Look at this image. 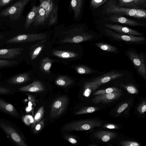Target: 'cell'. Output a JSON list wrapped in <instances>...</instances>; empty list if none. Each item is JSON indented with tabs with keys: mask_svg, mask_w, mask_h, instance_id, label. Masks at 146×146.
<instances>
[{
	"mask_svg": "<svg viewBox=\"0 0 146 146\" xmlns=\"http://www.w3.org/2000/svg\"><path fill=\"white\" fill-rule=\"evenodd\" d=\"M28 99L29 102H31V103L33 104L35 103V100L33 96L30 95H28Z\"/></svg>",
	"mask_w": 146,
	"mask_h": 146,
	"instance_id": "obj_44",
	"label": "cell"
},
{
	"mask_svg": "<svg viewBox=\"0 0 146 146\" xmlns=\"http://www.w3.org/2000/svg\"><path fill=\"white\" fill-rule=\"evenodd\" d=\"M73 81L66 76H62L58 77L55 81L56 84L58 86L66 87L71 84Z\"/></svg>",
	"mask_w": 146,
	"mask_h": 146,
	"instance_id": "obj_25",
	"label": "cell"
},
{
	"mask_svg": "<svg viewBox=\"0 0 146 146\" xmlns=\"http://www.w3.org/2000/svg\"><path fill=\"white\" fill-rule=\"evenodd\" d=\"M104 31L106 34L110 38L126 43L132 44H139L143 42L145 40V37L122 34L114 32L108 28H105Z\"/></svg>",
	"mask_w": 146,
	"mask_h": 146,
	"instance_id": "obj_5",
	"label": "cell"
},
{
	"mask_svg": "<svg viewBox=\"0 0 146 146\" xmlns=\"http://www.w3.org/2000/svg\"><path fill=\"white\" fill-rule=\"evenodd\" d=\"M44 113V109L43 106L38 109L34 117L33 121L31 126L33 128L35 125L42 118Z\"/></svg>",
	"mask_w": 146,
	"mask_h": 146,
	"instance_id": "obj_29",
	"label": "cell"
},
{
	"mask_svg": "<svg viewBox=\"0 0 146 146\" xmlns=\"http://www.w3.org/2000/svg\"><path fill=\"white\" fill-rule=\"evenodd\" d=\"M18 63L15 60L0 59V68L13 67L16 66Z\"/></svg>",
	"mask_w": 146,
	"mask_h": 146,
	"instance_id": "obj_32",
	"label": "cell"
},
{
	"mask_svg": "<svg viewBox=\"0 0 146 146\" xmlns=\"http://www.w3.org/2000/svg\"><path fill=\"white\" fill-rule=\"evenodd\" d=\"M30 79L29 74L22 73L9 78L7 81V83L11 85H20L25 83Z\"/></svg>",
	"mask_w": 146,
	"mask_h": 146,
	"instance_id": "obj_16",
	"label": "cell"
},
{
	"mask_svg": "<svg viewBox=\"0 0 146 146\" xmlns=\"http://www.w3.org/2000/svg\"><path fill=\"white\" fill-rule=\"evenodd\" d=\"M39 7L40 6H36L34 5L27 15L24 25L26 29H28L31 24L34 22Z\"/></svg>",
	"mask_w": 146,
	"mask_h": 146,
	"instance_id": "obj_18",
	"label": "cell"
},
{
	"mask_svg": "<svg viewBox=\"0 0 146 146\" xmlns=\"http://www.w3.org/2000/svg\"><path fill=\"white\" fill-rule=\"evenodd\" d=\"M104 26L108 29L122 34L137 36H141L142 35V33L136 30L118 25L106 23L104 24Z\"/></svg>",
	"mask_w": 146,
	"mask_h": 146,
	"instance_id": "obj_10",
	"label": "cell"
},
{
	"mask_svg": "<svg viewBox=\"0 0 146 146\" xmlns=\"http://www.w3.org/2000/svg\"><path fill=\"white\" fill-rule=\"evenodd\" d=\"M96 108L93 107H83L75 112L74 115H80L92 113L95 111L97 109Z\"/></svg>",
	"mask_w": 146,
	"mask_h": 146,
	"instance_id": "obj_33",
	"label": "cell"
},
{
	"mask_svg": "<svg viewBox=\"0 0 146 146\" xmlns=\"http://www.w3.org/2000/svg\"><path fill=\"white\" fill-rule=\"evenodd\" d=\"M127 103H125L122 105L118 109L117 112L119 113L123 112L128 106Z\"/></svg>",
	"mask_w": 146,
	"mask_h": 146,
	"instance_id": "obj_41",
	"label": "cell"
},
{
	"mask_svg": "<svg viewBox=\"0 0 146 146\" xmlns=\"http://www.w3.org/2000/svg\"><path fill=\"white\" fill-rule=\"evenodd\" d=\"M46 20L45 10L43 8L40 6L33 26H37L40 25H44Z\"/></svg>",
	"mask_w": 146,
	"mask_h": 146,
	"instance_id": "obj_21",
	"label": "cell"
},
{
	"mask_svg": "<svg viewBox=\"0 0 146 146\" xmlns=\"http://www.w3.org/2000/svg\"><path fill=\"white\" fill-rule=\"evenodd\" d=\"M68 102V98L65 96H60L55 99L52 105L50 117L55 118L61 115L66 109Z\"/></svg>",
	"mask_w": 146,
	"mask_h": 146,
	"instance_id": "obj_6",
	"label": "cell"
},
{
	"mask_svg": "<svg viewBox=\"0 0 146 146\" xmlns=\"http://www.w3.org/2000/svg\"><path fill=\"white\" fill-rule=\"evenodd\" d=\"M121 95V92H115L98 95L93 98L92 102L95 104L110 102L117 99Z\"/></svg>",
	"mask_w": 146,
	"mask_h": 146,
	"instance_id": "obj_12",
	"label": "cell"
},
{
	"mask_svg": "<svg viewBox=\"0 0 146 146\" xmlns=\"http://www.w3.org/2000/svg\"><path fill=\"white\" fill-rule=\"evenodd\" d=\"M52 63V60L48 58H44L42 61L41 65V69L45 72H49Z\"/></svg>",
	"mask_w": 146,
	"mask_h": 146,
	"instance_id": "obj_30",
	"label": "cell"
},
{
	"mask_svg": "<svg viewBox=\"0 0 146 146\" xmlns=\"http://www.w3.org/2000/svg\"><path fill=\"white\" fill-rule=\"evenodd\" d=\"M115 92H121L122 91L117 88L112 87L107 88L103 90H100L95 92L93 95H98L105 94L111 93Z\"/></svg>",
	"mask_w": 146,
	"mask_h": 146,
	"instance_id": "obj_31",
	"label": "cell"
},
{
	"mask_svg": "<svg viewBox=\"0 0 146 146\" xmlns=\"http://www.w3.org/2000/svg\"><path fill=\"white\" fill-rule=\"evenodd\" d=\"M58 7L54 6L48 19L49 25H51L56 23L58 17Z\"/></svg>",
	"mask_w": 146,
	"mask_h": 146,
	"instance_id": "obj_26",
	"label": "cell"
},
{
	"mask_svg": "<svg viewBox=\"0 0 146 146\" xmlns=\"http://www.w3.org/2000/svg\"><path fill=\"white\" fill-rule=\"evenodd\" d=\"M40 6L42 7L45 11V16L48 20L50 14L54 7V0H39Z\"/></svg>",
	"mask_w": 146,
	"mask_h": 146,
	"instance_id": "obj_22",
	"label": "cell"
},
{
	"mask_svg": "<svg viewBox=\"0 0 146 146\" xmlns=\"http://www.w3.org/2000/svg\"><path fill=\"white\" fill-rule=\"evenodd\" d=\"M53 54L60 58H75L78 56V54L75 53L61 50H55L53 52Z\"/></svg>",
	"mask_w": 146,
	"mask_h": 146,
	"instance_id": "obj_23",
	"label": "cell"
},
{
	"mask_svg": "<svg viewBox=\"0 0 146 146\" xmlns=\"http://www.w3.org/2000/svg\"><path fill=\"white\" fill-rule=\"evenodd\" d=\"M17 91V90L11 86L0 84V95H12Z\"/></svg>",
	"mask_w": 146,
	"mask_h": 146,
	"instance_id": "obj_24",
	"label": "cell"
},
{
	"mask_svg": "<svg viewBox=\"0 0 146 146\" xmlns=\"http://www.w3.org/2000/svg\"><path fill=\"white\" fill-rule=\"evenodd\" d=\"M45 90L44 86L40 81H35L28 85L19 88L17 91L21 92H37Z\"/></svg>",
	"mask_w": 146,
	"mask_h": 146,
	"instance_id": "obj_14",
	"label": "cell"
},
{
	"mask_svg": "<svg viewBox=\"0 0 146 146\" xmlns=\"http://www.w3.org/2000/svg\"><path fill=\"white\" fill-rule=\"evenodd\" d=\"M104 126L105 128L110 129H117L119 128L117 125L113 124H106Z\"/></svg>",
	"mask_w": 146,
	"mask_h": 146,
	"instance_id": "obj_42",
	"label": "cell"
},
{
	"mask_svg": "<svg viewBox=\"0 0 146 146\" xmlns=\"http://www.w3.org/2000/svg\"><path fill=\"white\" fill-rule=\"evenodd\" d=\"M4 38L3 35L2 34H0V43L1 42L2 40Z\"/></svg>",
	"mask_w": 146,
	"mask_h": 146,
	"instance_id": "obj_45",
	"label": "cell"
},
{
	"mask_svg": "<svg viewBox=\"0 0 146 146\" xmlns=\"http://www.w3.org/2000/svg\"><path fill=\"white\" fill-rule=\"evenodd\" d=\"M45 118H43L38 122L33 128V132L35 134L39 132L43 128L44 124Z\"/></svg>",
	"mask_w": 146,
	"mask_h": 146,
	"instance_id": "obj_35",
	"label": "cell"
},
{
	"mask_svg": "<svg viewBox=\"0 0 146 146\" xmlns=\"http://www.w3.org/2000/svg\"><path fill=\"white\" fill-rule=\"evenodd\" d=\"M120 144L124 146H140L135 141H121L120 142Z\"/></svg>",
	"mask_w": 146,
	"mask_h": 146,
	"instance_id": "obj_39",
	"label": "cell"
},
{
	"mask_svg": "<svg viewBox=\"0 0 146 146\" xmlns=\"http://www.w3.org/2000/svg\"><path fill=\"white\" fill-rule=\"evenodd\" d=\"M126 54L139 75L145 80L146 79V58L142 52L138 53L135 50L129 49Z\"/></svg>",
	"mask_w": 146,
	"mask_h": 146,
	"instance_id": "obj_3",
	"label": "cell"
},
{
	"mask_svg": "<svg viewBox=\"0 0 146 146\" xmlns=\"http://www.w3.org/2000/svg\"><path fill=\"white\" fill-rule=\"evenodd\" d=\"M0 111L16 118H19L21 117L19 113L12 104L0 98Z\"/></svg>",
	"mask_w": 146,
	"mask_h": 146,
	"instance_id": "obj_13",
	"label": "cell"
},
{
	"mask_svg": "<svg viewBox=\"0 0 146 146\" xmlns=\"http://www.w3.org/2000/svg\"><path fill=\"white\" fill-rule=\"evenodd\" d=\"M0 128L11 141L18 146H27L19 130L9 121L0 119Z\"/></svg>",
	"mask_w": 146,
	"mask_h": 146,
	"instance_id": "obj_2",
	"label": "cell"
},
{
	"mask_svg": "<svg viewBox=\"0 0 146 146\" xmlns=\"http://www.w3.org/2000/svg\"><path fill=\"white\" fill-rule=\"evenodd\" d=\"M23 50L20 47L0 49V59L14 58L20 54Z\"/></svg>",
	"mask_w": 146,
	"mask_h": 146,
	"instance_id": "obj_15",
	"label": "cell"
},
{
	"mask_svg": "<svg viewBox=\"0 0 146 146\" xmlns=\"http://www.w3.org/2000/svg\"><path fill=\"white\" fill-rule=\"evenodd\" d=\"M116 136V134L112 132L100 131L95 133V137L104 142L108 141Z\"/></svg>",
	"mask_w": 146,
	"mask_h": 146,
	"instance_id": "obj_19",
	"label": "cell"
},
{
	"mask_svg": "<svg viewBox=\"0 0 146 146\" xmlns=\"http://www.w3.org/2000/svg\"><path fill=\"white\" fill-rule=\"evenodd\" d=\"M77 72L80 74H90L96 72V70H94L86 65H81L75 68Z\"/></svg>",
	"mask_w": 146,
	"mask_h": 146,
	"instance_id": "obj_28",
	"label": "cell"
},
{
	"mask_svg": "<svg viewBox=\"0 0 146 146\" xmlns=\"http://www.w3.org/2000/svg\"><path fill=\"white\" fill-rule=\"evenodd\" d=\"M44 33L23 34L17 35L6 41L7 43H19L27 42H32L46 38Z\"/></svg>",
	"mask_w": 146,
	"mask_h": 146,
	"instance_id": "obj_8",
	"label": "cell"
},
{
	"mask_svg": "<svg viewBox=\"0 0 146 146\" xmlns=\"http://www.w3.org/2000/svg\"><path fill=\"white\" fill-rule=\"evenodd\" d=\"M108 0H91L90 5L93 9H96L102 5Z\"/></svg>",
	"mask_w": 146,
	"mask_h": 146,
	"instance_id": "obj_34",
	"label": "cell"
},
{
	"mask_svg": "<svg viewBox=\"0 0 146 146\" xmlns=\"http://www.w3.org/2000/svg\"><path fill=\"white\" fill-rule=\"evenodd\" d=\"M43 47V46H38L35 48L30 53L31 59L33 60L35 59L38 55Z\"/></svg>",
	"mask_w": 146,
	"mask_h": 146,
	"instance_id": "obj_36",
	"label": "cell"
},
{
	"mask_svg": "<svg viewBox=\"0 0 146 146\" xmlns=\"http://www.w3.org/2000/svg\"><path fill=\"white\" fill-rule=\"evenodd\" d=\"M62 137L72 144H75L77 143V141L75 137L71 135L65 134L63 135Z\"/></svg>",
	"mask_w": 146,
	"mask_h": 146,
	"instance_id": "obj_37",
	"label": "cell"
},
{
	"mask_svg": "<svg viewBox=\"0 0 146 146\" xmlns=\"http://www.w3.org/2000/svg\"><path fill=\"white\" fill-rule=\"evenodd\" d=\"M117 0H108L102 6L101 12L108 15L115 14L125 15L141 19L146 18V10L134 9L121 7L117 3Z\"/></svg>",
	"mask_w": 146,
	"mask_h": 146,
	"instance_id": "obj_1",
	"label": "cell"
},
{
	"mask_svg": "<svg viewBox=\"0 0 146 146\" xmlns=\"http://www.w3.org/2000/svg\"><path fill=\"white\" fill-rule=\"evenodd\" d=\"M94 35L88 33L82 34L74 36L72 38L64 39L63 42L78 43L93 39Z\"/></svg>",
	"mask_w": 146,
	"mask_h": 146,
	"instance_id": "obj_17",
	"label": "cell"
},
{
	"mask_svg": "<svg viewBox=\"0 0 146 146\" xmlns=\"http://www.w3.org/2000/svg\"><path fill=\"white\" fill-rule=\"evenodd\" d=\"M12 0H0V8L9 4Z\"/></svg>",
	"mask_w": 146,
	"mask_h": 146,
	"instance_id": "obj_43",
	"label": "cell"
},
{
	"mask_svg": "<svg viewBox=\"0 0 146 146\" xmlns=\"http://www.w3.org/2000/svg\"><path fill=\"white\" fill-rule=\"evenodd\" d=\"M83 0H70V5L74 13L75 19H78L81 12Z\"/></svg>",
	"mask_w": 146,
	"mask_h": 146,
	"instance_id": "obj_20",
	"label": "cell"
},
{
	"mask_svg": "<svg viewBox=\"0 0 146 146\" xmlns=\"http://www.w3.org/2000/svg\"><path fill=\"white\" fill-rule=\"evenodd\" d=\"M124 73L115 71H111L106 74L97 77L91 81L86 83L93 85L95 90L101 85L107 83L111 80L123 76Z\"/></svg>",
	"mask_w": 146,
	"mask_h": 146,
	"instance_id": "obj_7",
	"label": "cell"
},
{
	"mask_svg": "<svg viewBox=\"0 0 146 146\" xmlns=\"http://www.w3.org/2000/svg\"><path fill=\"white\" fill-rule=\"evenodd\" d=\"M138 110L141 113H143L146 111V104L145 102H143L141 104L138 108Z\"/></svg>",
	"mask_w": 146,
	"mask_h": 146,
	"instance_id": "obj_40",
	"label": "cell"
},
{
	"mask_svg": "<svg viewBox=\"0 0 146 146\" xmlns=\"http://www.w3.org/2000/svg\"><path fill=\"white\" fill-rule=\"evenodd\" d=\"M107 16H108L104 19L106 21L132 26L146 27L145 25L144 24L126 17L122 15L112 14Z\"/></svg>",
	"mask_w": 146,
	"mask_h": 146,
	"instance_id": "obj_9",
	"label": "cell"
},
{
	"mask_svg": "<svg viewBox=\"0 0 146 146\" xmlns=\"http://www.w3.org/2000/svg\"><path fill=\"white\" fill-rule=\"evenodd\" d=\"M122 86L125 88H126L127 91L131 94H136L138 92L137 89L133 85L129 84Z\"/></svg>",
	"mask_w": 146,
	"mask_h": 146,
	"instance_id": "obj_38",
	"label": "cell"
},
{
	"mask_svg": "<svg viewBox=\"0 0 146 146\" xmlns=\"http://www.w3.org/2000/svg\"><path fill=\"white\" fill-rule=\"evenodd\" d=\"M117 3L121 7L128 8L144 9L146 7V0H117Z\"/></svg>",
	"mask_w": 146,
	"mask_h": 146,
	"instance_id": "obj_11",
	"label": "cell"
},
{
	"mask_svg": "<svg viewBox=\"0 0 146 146\" xmlns=\"http://www.w3.org/2000/svg\"><path fill=\"white\" fill-rule=\"evenodd\" d=\"M31 0H20L0 12V17H8L11 21L18 20L24 9Z\"/></svg>",
	"mask_w": 146,
	"mask_h": 146,
	"instance_id": "obj_4",
	"label": "cell"
},
{
	"mask_svg": "<svg viewBox=\"0 0 146 146\" xmlns=\"http://www.w3.org/2000/svg\"><path fill=\"white\" fill-rule=\"evenodd\" d=\"M94 45L100 49L107 52H116L117 49L115 47L108 44L98 42Z\"/></svg>",
	"mask_w": 146,
	"mask_h": 146,
	"instance_id": "obj_27",
	"label": "cell"
}]
</instances>
